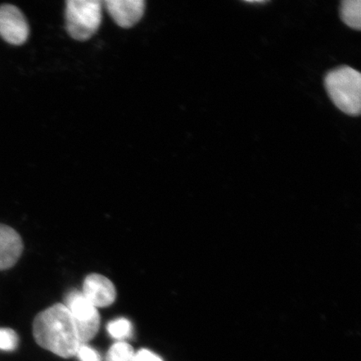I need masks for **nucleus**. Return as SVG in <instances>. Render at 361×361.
Returning a JSON list of instances; mask_svg holds the SVG:
<instances>
[{"mask_svg": "<svg viewBox=\"0 0 361 361\" xmlns=\"http://www.w3.org/2000/svg\"><path fill=\"white\" fill-rule=\"evenodd\" d=\"M81 292L97 309L111 305L116 298L114 284L109 279L98 274H90L85 278Z\"/></svg>", "mask_w": 361, "mask_h": 361, "instance_id": "obj_6", "label": "nucleus"}, {"mask_svg": "<svg viewBox=\"0 0 361 361\" xmlns=\"http://www.w3.org/2000/svg\"><path fill=\"white\" fill-rule=\"evenodd\" d=\"M134 361H164L160 357V356H158L155 353H153V352L142 349L140 350L137 352V353H135V357Z\"/></svg>", "mask_w": 361, "mask_h": 361, "instance_id": "obj_14", "label": "nucleus"}, {"mask_svg": "<svg viewBox=\"0 0 361 361\" xmlns=\"http://www.w3.org/2000/svg\"><path fill=\"white\" fill-rule=\"evenodd\" d=\"M24 251L20 233L11 226L0 224V271L13 267Z\"/></svg>", "mask_w": 361, "mask_h": 361, "instance_id": "obj_8", "label": "nucleus"}, {"mask_svg": "<svg viewBox=\"0 0 361 361\" xmlns=\"http://www.w3.org/2000/svg\"><path fill=\"white\" fill-rule=\"evenodd\" d=\"M64 305L74 319L80 344H87L100 329L101 317L97 309L78 290L68 293Z\"/></svg>", "mask_w": 361, "mask_h": 361, "instance_id": "obj_4", "label": "nucleus"}, {"mask_svg": "<svg viewBox=\"0 0 361 361\" xmlns=\"http://www.w3.org/2000/svg\"><path fill=\"white\" fill-rule=\"evenodd\" d=\"M75 356L80 361H102L100 353L87 344H81Z\"/></svg>", "mask_w": 361, "mask_h": 361, "instance_id": "obj_13", "label": "nucleus"}, {"mask_svg": "<svg viewBox=\"0 0 361 361\" xmlns=\"http://www.w3.org/2000/svg\"><path fill=\"white\" fill-rule=\"evenodd\" d=\"M248 3H252V4H255V3H259V4H263V3H265V1H247Z\"/></svg>", "mask_w": 361, "mask_h": 361, "instance_id": "obj_15", "label": "nucleus"}, {"mask_svg": "<svg viewBox=\"0 0 361 361\" xmlns=\"http://www.w3.org/2000/svg\"><path fill=\"white\" fill-rule=\"evenodd\" d=\"M104 4L112 20L121 28H130L137 25L146 8L143 0H108Z\"/></svg>", "mask_w": 361, "mask_h": 361, "instance_id": "obj_7", "label": "nucleus"}, {"mask_svg": "<svg viewBox=\"0 0 361 361\" xmlns=\"http://www.w3.org/2000/svg\"><path fill=\"white\" fill-rule=\"evenodd\" d=\"M324 87L338 109L351 116H357L361 109V75L350 66H341L329 71Z\"/></svg>", "mask_w": 361, "mask_h": 361, "instance_id": "obj_2", "label": "nucleus"}, {"mask_svg": "<svg viewBox=\"0 0 361 361\" xmlns=\"http://www.w3.org/2000/svg\"><path fill=\"white\" fill-rule=\"evenodd\" d=\"M106 329L109 335L119 341H123L126 338L132 337L133 334V324L125 318L112 320L107 324Z\"/></svg>", "mask_w": 361, "mask_h": 361, "instance_id": "obj_10", "label": "nucleus"}, {"mask_svg": "<svg viewBox=\"0 0 361 361\" xmlns=\"http://www.w3.org/2000/svg\"><path fill=\"white\" fill-rule=\"evenodd\" d=\"M33 335L39 346L65 359L73 357L81 345L74 319L64 304L36 315Z\"/></svg>", "mask_w": 361, "mask_h": 361, "instance_id": "obj_1", "label": "nucleus"}, {"mask_svg": "<svg viewBox=\"0 0 361 361\" xmlns=\"http://www.w3.org/2000/svg\"><path fill=\"white\" fill-rule=\"evenodd\" d=\"M19 345L17 333L8 328H0V350L13 351Z\"/></svg>", "mask_w": 361, "mask_h": 361, "instance_id": "obj_12", "label": "nucleus"}, {"mask_svg": "<svg viewBox=\"0 0 361 361\" xmlns=\"http://www.w3.org/2000/svg\"><path fill=\"white\" fill-rule=\"evenodd\" d=\"M360 0H345L341 6V17L343 22L351 29L360 30L361 28Z\"/></svg>", "mask_w": 361, "mask_h": 361, "instance_id": "obj_9", "label": "nucleus"}, {"mask_svg": "<svg viewBox=\"0 0 361 361\" xmlns=\"http://www.w3.org/2000/svg\"><path fill=\"white\" fill-rule=\"evenodd\" d=\"M102 3L97 0H69L66 6L68 34L78 42L92 38L100 28Z\"/></svg>", "mask_w": 361, "mask_h": 361, "instance_id": "obj_3", "label": "nucleus"}, {"mask_svg": "<svg viewBox=\"0 0 361 361\" xmlns=\"http://www.w3.org/2000/svg\"><path fill=\"white\" fill-rule=\"evenodd\" d=\"M30 27L23 13L12 4L0 6V36L8 44L21 45L27 42Z\"/></svg>", "mask_w": 361, "mask_h": 361, "instance_id": "obj_5", "label": "nucleus"}, {"mask_svg": "<svg viewBox=\"0 0 361 361\" xmlns=\"http://www.w3.org/2000/svg\"><path fill=\"white\" fill-rule=\"evenodd\" d=\"M134 357L133 347L125 341L115 343L106 354V361H134Z\"/></svg>", "mask_w": 361, "mask_h": 361, "instance_id": "obj_11", "label": "nucleus"}]
</instances>
